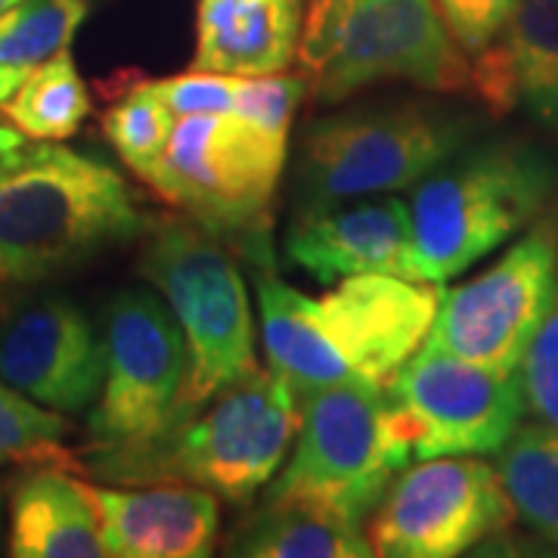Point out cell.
I'll use <instances>...</instances> for the list:
<instances>
[{
    "label": "cell",
    "instance_id": "cell-1",
    "mask_svg": "<svg viewBox=\"0 0 558 558\" xmlns=\"http://www.w3.org/2000/svg\"><path fill=\"white\" fill-rule=\"evenodd\" d=\"M301 422V395L274 369H255L156 438L81 450L75 469L106 484H196L248 502L277 478Z\"/></svg>",
    "mask_w": 558,
    "mask_h": 558
},
{
    "label": "cell",
    "instance_id": "cell-2",
    "mask_svg": "<svg viewBox=\"0 0 558 558\" xmlns=\"http://www.w3.org/2000/svg\"><path fill=\"white\" fill-rule=\"evenodd\" d=\"M149 218L102 159L50 140L0 159V289L75 270L102 248L137 240Z\"/></svg>",
    "mask_w": 558,
    "mask_h": 558
},
{
    "label": "cell",
    "instance_id": "cell-3",
    "mask_svg": "<svg viewBox=\"0 0 558 558\" xmlns=\"http://www.w3.org/2000/svg\"><path fill=\"white\" fill-rule=\"evenodd\" d=\"M299 62L311 94L329 106L381 81L462 94L472 75L438 0H307Z\"/></svg>",
    "mask_w": 558,
    "mask_h": 558
},
{
    "label": "cell",
    "instance_id": "cell-4",
    "mask_svg": "<svg viewBox=\"0 0 558 558\" xmlns=\"http://www.w3.org/2000/svg\"><path fill=\"white\" fill-rule=\"evenodd\" d=\"M558 171L527 143H490L438 165L413 186L418 279L447 282L543 218Z\"/></svg>",
    "mask_w": 558,
    "mask_h": 558
},
{
    "label": "cell",
    "instance_id": "cell-5",
    "mask_svg": "<svg viewBox=\"0 0 558 558\" xmlns=\"http://www.w3.org/2000/svg\"><path fill=\"white\" fill-rule=\"evenodd\" d=\"M410 462V422L385 388L341 381L301 395L295 450L267 484V497L311 502L363 527Z\"/></svg>",
    "mask_w": 558,
    "mask_h": 558
},
{
    "label": "cell",
    "instance_id": "cell-6",
    "mask_svg": "<svg viewBox=\"0 0 558 558\" xmlns=\"http://www.w3.org/2000/svg\"><path fill=\"white\" fill-rule=\"evenodd\" d=\"M143 233L140 274L171 307L190 354L178 413L183 422L218 391L258 369L252 307L233 252L199 220L156 218Z\"/></svg>",
    "mask_w": 558,
    "mask_h": 558
},
{
    "label": "cell",
    "instance_id": "cell-7",
    "mask_svg": "<svg viewBox=\"0 0 558 558\" xmlns=\"http://www.w3.org/2000/svg\"><path fill=\"white\" fill-rule=\"evenodd\" d=\"M286 159L289 140L236 112L183 116L143 183L171 208L233 242L248 264H274L270 205Z\"/></svg>",
    "mask_w": 558,
    "mask_h": 558
},
{
    "label": "cell",
    "instance_id": "cell-8",
    "mask_svg": "<svg viewBox=\"0 0 558 558\" xmlns=\"http://www.w3.org/2000/svg\"><path fill=\"white\" fill-rule=\"evenodd\" d=\"M469 137L465 121L418 102L360 106L307 128L295 165V208L413 190Z\"/></svg>",
    "mask_w": 558,
    "mask_h": 558
},
{
    "label": "cell",
    "instance_id": "cell-9",
    "mask_svg": "<svg viewBox=\"0 0 558 558\" xmlns=\"http://www.w3.org/2000/svg\"><path fill=\"white\" fill-rule=\"evenodd\" d=\"M102 344L106 376L81 450H116L168 432L190 369L186 339L168 304L140 289L119 292L106 307Z\"/></svg>",
    "mask_w": 558,
    "mask_h": 558
},
{
    "label": "cell",
    "instance_id": "cell-10",
    "mask_svg": "<svg viewBox=\"0 0 558 558\" xmlns=\"http://www.w3.org/2000/svg\"><path fill=\"white\" fill-rule=\"evenodd\" d=\"M558 289V218L534 220L487 270L440 292L425 344L515 373Z\"/></svg>",
    "mask_w": 558,
    "mask_h": 558
},
{
    "label": "cell",
    "instance_id": "cell-11",
    "mask_svg": "<svg viewBox=\"0 0 558 558\" xmlns=\"http://www.w3.org/2000/svg\"><path fill=\"white\" fill-rule=\"evenodd\" d=\"M515 521L497 469L475 457L418 459L391 481L369 515L373 556L453 558Z\"/></svg>",
    "mask_w": 558,
    "mask_h": 558
},
{
    "label": "cell",
    "instance_id": "cell-12",
    "mask_svg": "<svg viewBox=\"0 0 558 558\" xmlns=\"http://www.w3.org/2000/svg\"><path fill=\"white\" fill-rule=\"evenodd\" d=\"M413 432V459L497 453L521 425L515 373H499L425 344L385 385Z\"/></svg>",
    "mask_w": 558,
    "mask_h": 558
},
{
    "label": "cell",
    "instance_id": "cell-13",
    "mask_svg": "<svg viewBox=\"0 0 558 558\" xmlns=\"http://www.w3.org/2000/svg\"><path fill=\"white\" fill-rule=\"evenodd\" d=\"M106 344L97 326L69 299L16 307L0 326V379L62 416L100 398Z\"/></svg>",
    "mask_w": 558,
    "mask_h": 558
},
{
    "label": "cell",
    "instance_id": "cell-14",
    "mask_svg": "<svg viewBox=\"0 0 558 558\" xmlns=\"http://www.w3.org/2000/svg\"><path fill=\"white\" fill-rule=\"evenodd\" d=\"M438 282L395 274H354L339 279L317 307L319 326L360 379L388 385L428 339L438 317Z\"/></svg>",
    "mask_w": 558,
    "mask_h": 558
},
{
    "label": "cell",
    "instance_id": "cell-15",
    "mask_svg": "<svg viewBox=\"0 0 558 558\" xmlns=\"http://www.w3.org/2000/svg\"><path fill=\"white\" fill-rule=\"evenodd\" d=\"M282 248L289 264L317 282L354 274L418 279L410 202L398 199V193L295 208Z\"/></svg>",
    "mask_w": 558,
    "mask_h": 558
},
{
    "label": "cell",
    "instance_id": "cell-16",
    "mask_svg": "<svg viewBox=\"0 0 558 558\" xmlns=\"http://www.w3.org/2000/svg\"><path fill=\"white\" fill-rule=\"evenodd\" d=\"M106 556L205 558L218 546V497L196 484H84Z\"/></svg>",
    "mask_w": 558,
    "mask_h": 558
},
{
    "label": "cell",
    "instance_id": "cell-17",
    "mask_svg": "<svg viewBox=\"0 0 558 558\" xmlns=\"http://www.w3.org/2000/svg\"><path fill=\"white\" fill-rule=\"evenodd\" d=\"M469 62V90L494 119L527 112L556 128L558 0H524L497 38Z\"/></svg>",
    "mask_w": 558,
    "mask_h": 558
},
{
    "label": "cell",
    "instance_id": "cell-18",
    "mask_svg": "<svg viewBox=\"0 0 558 558\" xmlns=\"http://www.w3.org/2000/svg\"><path fill=\"white\" fill-rule=\"evenodd\" d=\"M307 0H199L193 69L270 75L299 60Z\"/></svg>",
    "mask_w": 558,
    "mask_h": 558
},
{
    "label": "cell",
    "instance_id": "cell-19",
    "mask_svg": "<svg viewBox=\"0 0 558 558\" xmlns=\"http://www.w3.org/2000/svg\"><path fill=\"white\" fill-rule=\"evenodd\" d=\"M7 553L16 558H102L97 509L84 481L60 465H32L10 494Z\"/></svg>",
    "mask_w": 558,
    "mask_h": 558
},
{
    "label": "cell",
    "instance_id": "cell-20",
    "mask_svg": "<svg viewBox=\"0 0 558 558\" xmlns=\"http://www.w3.org/2000/svg\"><path fill=\"white\" fill-rule=\"evenodd\" d=\"M258 295L260 344L270 369L299 395L360 379L351 363L323 332L314 299L282 282L274 264H252Z\"/></svg>",
    "mask_w": 558,
    "mask_h": 558
},
{
    "label": "cell",
    "instance_id": "cell-21",
    "mask_svg": "<svg viewBox=\"0 0 558 558\" xmlns=\"http://www.w3.org/2000/svg\"><path fill=\"white\" fill-rule=\"evenodd\" d=\"M227 556L366 558L373 556V546L360 524L311 502L267 497L230 531Z\"/></svg>",
    "mask_w": 558,
    "mask_h": 558
},
{
    "label": "cell",
    "instance_id": "cell-22",
    "mask_svg": "<svg viewBox=\"0 0 558 558\" xmlns=\"http://www.w3.org/2000/svg\"><path fill=\"white\" fill-rule=\"evenodd\" d=\"M0 116L22 137L60 143L78 134L90 116V94L69 50L25 72L20 87L0 102Z\"/></svg>",
    "mask_w": 558,
    "mask_h": 558
},
{
    "label": "cell",
    "instance_id": "cell-23",
    "mask_svg": "<svg viewBox=\"0 0 558 558\" xmlns=\"http://www.w3.org/2000/svg\"><path fill=\"white\" fill-rule=\"evenodd\" d=\"M502 490L521 519L537 534L558 531V432L549 425H519L497 450Z\"/></svg>",
    "mask_w": 558,
    "mask_h": 558
},
{
    "label": "cell",
    "instance_id": "cell-24",
    "mask_svg": "<svg viewBox=\"0 0 558 558\" xmlns=\"http://www.w3.org/2000/svg\"><path fill=\"white\" fill-rule=\"evenodd\" d=\"M116 84L119 94L112 97L116 102L102 116V134L112 143L121 161L140 180H146L156 171L178 121L174 112L143 84V75L119 72Z\"/></svg>",
    "mask_w": 558,
    "mask_h": 558
},
{
    "label": "cell",
    "instance_id": "cell-25",
    "mask_svg": "<svg viewBox=\"0 0 558 558\" xmlns=\"http://www.w3.org/2000/svg\"><path fill=\"white\" fill-rule=\"evenodd\" d=\"M90 0H22L0 13V65L35 69L69 50Z\"/></svg>",
    "mask_w": 558,
    "mask_h": 558
},
{
    "label": "cell",
    "instance_id": "cell-26",
    "mask_svg": "<svg viewBox=\"0 0 558 558\" xmlns=\"http://www.w3.org/2000/svg\"><path fill=\"white\" fill-rule=\"evenodd\" d=\"M65 418L0 379V465L75 469V453L62 447Z\"/></svg>",
    "mask_w": 558,
    "mask_h": 558
},
{
    "label": "cell",
    "instance_id": "cell-27",
    "mask_svg": "<svg viewBox=\"0 0 558 558\" xmlns=\"http://www.w3.org/2000/svg\"><path fill=\"white\" fill-rule=\"evenodd\" d=\"M524 413L558 432V289L515 369Z\"/></svg>",
    "mask_w": 558,
    "mask_h": 558
},
{
    "label": "cell",
    "instance_id": "cell-28",
    "mask_svg": "<svg viewBox=\"0 0 558 558\" xmlns=\"http://www.w3.org/2000/svg\"><path fill=\"white\" fill-rule=\"evenodd\" d=\"M304 75L289 72H270V75H240L236 81V102L233 112L240 119L252 121L255 128L289 140V128L295 119V109L307 94Z\"/></svg>",
    "mask_w": 558,
    "mask_h": 558
},
{
    "label": "cell",
    "instance_id": "cell-29",
    "mask_svg": "<svg viewBox=\"0 0 558 558\" xmlns=\"http://www.w3.org/2000/svg\"><path fill=\"white\" fill-rule=\"evenodd\" d=\"M240 75L199 72L190 69L171 78H143V84L159 97L174 116H208V112H233Z\"/></svg>",
    "mask_w": 558,
    "mask_h": 558
},
{
    "label": "cell",
    "instance_id": "cell-30",
    "mask_svg": "<svg viewBox=\"0 0 558 558\" xmlns=\"http://www.w3.org/2000/svg\"><path fill=\"white\" fill-rule=\"evenodd\" d=\"M521 3L524 0H438V10L462 53L472 60L497 38Z\"/></svg>",
    "mask_w": 558,
    "mask_h": 558
},
{
    "label": "cell",
    "instance_id": "cell-31",
    "mask_svg": "<svg viewBox=\"0 0 558 558\" xmlns=\"http://www.w3.org/2000/svg\"><path fill=\"white\" fill-rule=\"evenodd\" d=\"M25 72L28 69H13V65H0V102L7 100L16 87H20V81L25 78Z\"/></svg>",
    "mask_w": 558,
    "mask_h": 558
},
{
    "label": "cell",
    "instance_id": "cell-32",
    "mask_svg": "<svg viewBox=\"0 0 558 558\" xmlns=\"http://www.w3.org/2000/svg\"><path fill=\"white\" fill-rule=\"evenodd\" d=\"M22 143H25V137H22L16 128H7L3 121H0V159L3 156H10L13 149H20Z\"/></svg>",
    "mask_w": 558,
    "mask_h": 558
},
{
    "label": "cell",
    "instance_id": "cell-33",
    "mask_svg": "<svg viewBox=\"0 0 558 558\" xmlns=\"http://www.w3.org/2000/svg\"><path fill=\"white\" fill-rule=\"evenodd\" d=\"M539 539L549 546V553H558V531H553V534H539Z\"/></svg>",
    "mask_w": 558,
    "mask_h": 558
},
{
    "label": "cell",
    "instance_id": "cell-34",
    "mask_svg": "<svg viewBox=\"0 0 558 558\" xmlns=\"http://www.w3.org/2000/svg\"><path fill=\"white\" fill-rule=\"evenodd\" d=\"M16 3H22V0H0V13H7V10L16 7Z\"/></svg>",
    "mask_w": 558,
    "mask_h": 558
}]
</instances>
